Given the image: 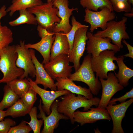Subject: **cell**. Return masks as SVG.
Listing matches in <instances>:
<instances>
[{
  "instance_id": "1",
  "label": "cell",
  "mask_w": 133,
  "mask_h": 133,
  "mask_svg": "<svg viewBox=\"0 0 133 133\" xmlns=\"http://www.w3.org/2000/svg\"><path fill=\"white\" fill-rule=\"evenodd\" d=\"M61 100H58L57 109L58 112L68 117L71 123L74 124L73 114L77 109L83 107L84 111L89 110L93 105L98 107L100 99L97 97L89 99L84 96L70 92L60 97Z\"/></svg>"
},
{
  "instance_id": "2",
  "label": "cell",
  "mask_w": 133,
  "mask_h": 133,
  "mask_svg": "<svg viewBox=\"0 0 133 133\" xmlns=\"http://www.w3.org/2000/svg\"><path fill=\"white\" fill-rule=\"evenodd\" d=\"M17 57L15 45H9L1 50L0 53V70L3 76L0 79V83H7L23 75V70L16 65Z\"/></svg>"
},
{
  "instance_id": "3",
  "label": "cell",
  "mask_w": 133,
  "mask_h": 133,
  "mask_svg": "<svg viewBox=\"0 0 133 133\" xmlns=\"http://www.w3.org/2000/svg\"><path fill=\"white\" fill-rule=\"evenodd\" d=\"M91 55L89 54L85 56L78 69L71 74L68 78L73 81L85 83L89 87L92 94L97 95L101 88V85L98 78L95 76L92 69L91 62Z\"/></svg>"
},
{
  "instance_id": "4",
  "label": "cell",
  "mask_w": 133,
  "mask_h": 133,
  "mask_svg": "<svg viewBox=\"0 0 133 133\" xmlns=\"http://www.w3.org/2000/svg\"><path fill=\"white\" fill-rule=\"evenodd\" d=\"M26 9L35 15V19L38 25L46 29L49 32L52 33L55 24L60 22L61 19L57 16L58 9L53 6L52 0Z\"/></svg>"
},
{
  "instance_id": "5",
  "label": "cell",
  "mask_w": 133,
  "mask_h": 133,
  "mask_svg": "<svg viewBox=\"0 0 133 133\" xmlns=\"http://www.w3.org/2000/svg\"><path fill=\"white\" fill-rule=\"evenodd\" d=\"M127 20V17L124 16L118 21H110L107 23L104 30L98 31L93 35L103 38H108L111 39L113 44L120 49H122L123 47L122 43V39H130L126 31L127 27L126 23Z\"/></svg>"
},
{
  "instance_id": "6",
  "label": "cell",
  "mask_w": 133,
  "mask_h": 133,
  "mask_svg": "<svg viewBox=\"0 0 133 133\" xmlns=\"http://www.w3.org/2000/svg\"><path fill=\"white\" fill-rule=\"evenodd\" d=\"M116 53L112 50H107L101 52L97 56H91V66L93 71L96 73V77L107 79L109 72H115L117 69L118 66L113 62L117 59L115 55Z\"/></svg>"
},
{
  "instance_id": "7",
  "label": "cell",
  "mask_w": 133,
  "mask_h": 133,
  "mask_svg": "<svg viewBox=\"0 0 133 133\" xmlns=\"http://www.w3.org/2000/svg\"><path fill=\"white\" fill-rule=\"evenodd\" d=\"M68 55L61 54L47 63L44 64L47 73L53 80L57 78H68L71 74L73 66L69 65Z\"/></svg>"
},
{
  "instance_id": "8",
  "label": "cell",
  "mask_w": 133,
  "mask_h": 133,
  "mask_svg": "<svg viewBox=\"0 0 133 133\" xmlns=\"http://www.w3.org/2000/svg\"><path fill=\"white\" fill-rule=\"evenodd\" d=\"M84 11V21L90 24L89 31L92 33L98 28L104 30L107 23L114 20L116 17L114 12L106 7L100 11H93L87 8H85Z\"/></svg>"
},
{
  "instance_id": "9",
  "label": "cell",
  "mask_w": 133,
  "mask_h": 133,
  "mask_svg": "<svg viewBox=\"0 0 133 133\" xmlns=\"http://www.w3.org/2000/svg\"><path fill=\"white\" fill-rule=\"evenodd\" d=\"M52 4L54 7L58 9L57 16L61 20L59 23L55 24L52 33L55 34L62 32L66 34L69 32L72 28V25L69 23L70 17L72 15L73 11L78 12V9L74 7L69 8L68 0H52Z\"/></svg>"
},
{
  "instance_id": "10",
  "label": "cell",
  "mask_w": 133,
  "mask_h": 133,
  "mask_svg": "<svg viewBox=\"0 0 133 133\" xmlns=\"http://www.w3.org/2000/svg\"><path fill=\"white\" fill-rule=\"evenodd\" d=\"M24 40H21L19 44L15 45L17 54L16 65L18 68L23 69L24 73L19 78L27 79L29 75L32 78L35 77V69L32 61L29 49L25 46Z\"/></svg>"
},
{
  "instance_id": "11",
  "label": "cell",
  "mask_w": 133,
  "mask_h": 133,
  "mask_svg": "<svg viewBox=\"0 0 133 133\" xmlns=\"http://www.w3.org/2000/svg\"><path fill=\"white\" fill-rule=\"evenodd\" d=\"M58 100H56L53 102L50 107L51 113L48 116H46V113L42 107L41 100H40L38 106L40 112L37 115V117L42 118L44 123V127L41 133H53L54 130L58 126L60 120L69 119L68 117L58 111Z\"/></svg>"
},
{
  "instance_id": "12",
  "label": "cell",
  "mask_w": 133,
  "mask_h": 133,
  "mask_svg": "<svg viewBox=\"0 0 133 133\" xmlns=\"http://www.w3.org/2000/svg\"><path fill=\"white\" fill-rule=\"evenodd\" d=\"M106 80L99 78L102 88L101 97L98 107L104 109L106 108L113 95L122 90L124 87L120 84L115 74L110 72L107 74Z\"/></svg>"
},
{
  "instance_id": "13",
  "label": "cell",
  "mask_w": 133,
  "mask_h": 133,
  "mask_svg": "<svg viewBox=\"0 0 133 133\" xmlns=\"http://www.w3.org/2000/svg\"><path fill=\"white\" fill-rule=\"evenodd\" d=\"M86 35L88 39L86 49L87 53L92 56H97L105 50H112L116 53L120 50L118 47L111 43V40L108 38L96 36L89 32H87Z\"/></svg>"
},
{
  "instance_id": "14",
  "label": "cell",
  "mask_w": 133,
  "mask_h": 133,
  "mask_svg": "<svg viewBox=\"0 0 133 133\" xmlns=\"http://www.w3.org/2000/svg\"><path fill=\"white\" fill-rule=\"evenodd\" d=\"M87 27L79 28L76 31L74 40L72 48L69 56L70 62L73 64L75 71L80 66V61L86 49V42L88 39L86 33Z\"/></svg>"
},
{
  "instance_id": "15",
  "label": "cell",
  "mask_w": 133,
  "mask_h": 133,
  "mask_svg": "<svg viewBox=\"0 0 133 133\" xmlns=\"http://www.w3.org/2000/svg\"><path fill=\"white\" fill-rule=\"evenodd\" d=\"M27 79L30 87L41 97L43 104V105H42V108L48 115L51 113L50 106L55 100L58 97L71 92L66 89L62 91L47 90L39 86L31 78H28Z\"/></svg>"
},
{
  "instance_id": "16",
  "label": "cell",
  "mask_w": 133,
  "mask_h": 133,
  "mask_svg": "<svg viewBox=\"0 0 133 133\" xmlns=\"http://www.w3.org/2000/svg\"><path fill=\"white\" fill-rule=\"evenodd\" d=\"M74 122L82 126L86 123H92L101 120H110L111 118L106 109L99 108H91L88 110L81 112L75 111L73 114Z\"/></svg>"
},
{
  "instance_id": "17",
  "label": "cell",
  "mask_w": 133,
  "mask_h": 133,
  "mask_svg": "<svg viewBox=\"0 0 133 133\" xmlns=\"http://www.w3.org/2000/svg\"><path fill=\"white\" fill-rule=\"evenodd\" d=\"M133 98L120 104L113 105L108 104L106 108L112 119L113 127L112 133H124L122 122L126 111L133 102Z\"/></svg>"
},
{
  "instance_id": "18",
  "label": "cell",
  "mask_w": 133,
  "mask_h": 133,
  "mask_svg": "<svg viewBox=\"0 0 133 133\" xmlns=\"http://www.w3.org/2000/svg\"><path fill=\"white\" fill-rule=\"evenodd\" d=\"M35 69L36 79L34 82L36 84L42 85L44 89L50 88L51 90L56 91L57 87L54 80L50 77L45 69L43 64L38 60L33 49H29Z\"/></svg>"
},
{
  "instance_id": "19",
  "label": "cell",
  "mask_w": 133,
  "mask_h": 133,
  "mask_svg": "<svg viewBox=\"0 0 133 133\" xmlns=\"http://www.w3.org/2000/svg\"><path fill=\"white\" fill-rule=\"evenodd\" d=\"M56 80L55 84L57 91L66 89L72 93L83 96L89 99L93 98V94L89 88L76 85L68 78H57Z\"/></svg>"
},
{
  "instance_id": "20",
  "label": "cell",
  "mask_w": 133,
  "mask_h": 133,
  "mask_svg": "<svg viewBox=\"0 0 133 133\" xmlns=\"http://www.w3.org/2000/svg\"><path fill=\"white\" fill-rule=\"evenodd\" d=\"M55 38V34L49 33L39 42L34 44H25V46L28 49H34L38 51L43 57L42 63L44 64L50 61V50Z\"/></svg>"
},
{
  "instance_id": "21",
  "label": "cell",
  "mask_w": 133,
  "mask_h": 133,
  "mask_svg": "<svg viewBox=\"0 0 133 133\" xmlns=\"http://www.w3.org/2000/svg\"><path fill=\"white\" fill-rule=\"evenodd\" d=\"M55 38L50 51V61L61 54L69 55V45L66 34L62 32L55 33Z\"/></svg>"
},
{
  "instance_id": "22",
  "label": "cell",
  "mask_w": 133,
  "mask_h": 133,
  "mask_svg": "<svg viewBox=\"0 0 133 133\" xmlns=\"http://www.w3.org/2000/svg\"><path fill=\"white\" fill-rule=\"evenodd\" d=\"M116 61L119 68L117 74L115 72V74L117 79L119 83L125 87L129 84V80L133 76V70L127 66L123 62L124 57L122 55L117 57Z\"/></svg>"
},
{
  "instance_id": "23",
  "label": "cell",
  "mask_w": 133,
  "mask_h": 133,
  "mask_svg": "<svg viewBox=\"0 0 133 133\" xmlns=\"http://www.w3.org/2000/svg\"><path fill=\"white\" fill-rule=\"evenodd\" d=\"M43 3L42 0H12V4L6 11L7 12H9V15L12 16L17 11L39 5Z\"/></svg>"
},
{
  "instance_id": "24",
  "label": "cell",
  "mask_w": 133,
  "mask_h": 133,
  "mask_svg": "<svg viewBox=\"0 0 133 133\" xmlns=\"http://www.w3.org/2000/svg\"><path fill=\"white\" fill-rule=\"evenodd\" d=\"M80 5L84 8L93 11H98L107 7L114 12L112 5L109 0H80Z\"/></svg>"
},
{
  "instance_id": "25",
  "label": "cell",
  "mask_w": 133,
  "mask_h": 133,
  "mask_svg": "<svg viewBox=\"0 0 133 133\" xmlns=\"http://www.w3.org/2000/svg\"><path fill=\"white\" fill-rule=\"evenodd\" d=\"M20 98L5 111V117L11 116L13 118L24 116L28 114L30 110Z\"/></svg>"
},
{
  "instance_id": "26",
  "label": "cell",
  "mask_w": 133,
  "mask_h": 133,
  "mask_svg": "<svg viewBox=\"0 0 133 133\" xmlns=\"http://www.w3.org/2000/svg\"><path fill=\"white\" fill-rule=\"evenodd\" d=\"M3 90V97L0 102V110H1L10 107L20 98L7 84L4 86Z\"/></svg>"
},
{
  "instance_id": "27",
  "label": "cell",
  "mask_w": 133,
  "mask_h": 133,
  "mask_svg": "<svg viewBox=\"0 0 133 133\" xmlns=\"http://www.w3.org/2000/svg\"><path fill=\"white\" fill-rule=\"evenodd\" d=\"M19 16L16 19L9 22L10 25L15 26L26 23L28 24L36 25L37 22L33 14L26 9L19 11Z\"/></svg>"
},
{
  "instance_id": "28",
  "label": "cell",
  "mask_w": 133,
  "mask_h": 133,
  "mask_svg": "<svg viewBox=\"0 0 133 133\" xmlns=\"http://www.w3.org/2000/svg\"><path fill=\"white\" fill-rule=\"evenodd\" d=\"M6 84L20 98L30 87L29 81L26 78L16 79Z\"/></svg>"
},
{
  "instance_id": "29",
  "label": "cell",
  "mask_w": 133,
  "mask_h": 133,
  "mask_svg": "<svg viewBox=\"0 0 133 133\" xmlns=\"http://www.w3.org/2000/svg\"><path fill=\"white\" fill-rule=\"evenodd\" d=\"M37 108L33 107L30 110L28 114L29 115L31 120L29 122H25L29 125L34 133H40L41 128L44 123L41 118L39 120L37 118Z\"/></svg>"
},
{
  "instance_id": "30",
  "label": "cell",
  "mask_w": 133,
  "mask_h": 133,
  "mask_svg": "<svg viewBox=\"0 0 133 133\" xmlns=\"http://www.w3.org/2000/svg\"><path fill=\"white\" fill-rule=\"evenodd\" d=\"M13 33L6 26L0 28V53L4 48L8 46L13 41Z\"/></svg>"
},
{
  "instance_id": "31",
  "label": "cell",
  "mask_w": 133,
  "mask_h": 133,
  "mask_svg": "<svg viewBox=\"0 0 133 133\" xmlns=\"http://www.w3.org/2000/svg\"><path fill=\"white\" fill-rule=\"evenodd\" d=\"M72 28L66 34L69 45V55H70L73 47V44L75 35L76 31L79 28L82 27H87L89 26L82 24L80 22L77 21L75 17L72 16L71 18Z\"/></svg>"
},
{
  "instance_id": "32",
  "label": "cell",
  "mask_w": 133,
  "mask_h": 133,
  "mask_svg": "<svg viewBox=\"0 0 133 133\" xmlns=\"http://www.w3.org/2000/svg\"><path fill=\"white\" fill-rule=\"evenodd\" d=\"M111 3L114 11L117 12H130L133 9L128 0H109Z\"/></svg>"
},
{
  "instance_id": "33",
  "label": "cell",
  "mask_w": 133,
  "mask_h": 133,
  "mask_svg": "<svg viewBox=\"0 0 133 133\" xmlns=\"http://www.w3.org/2000/svg\"><path fill=\"white\" fill-rule=\"evenodd\" d=\"M37 94L30 87L28 91L20 97L24 104L30 110L33 107L37 99Z\"/></svg>"
},
{
  "instance_id": "34",
  "label": "cell",
  "mask_w": 133,
  "mask_h": 133,
  "mask_svg": "<svg viewBox=\"0 0 133 133\" xmlns=\"http://www.w3.org/2000/svg\"><path fill=\"white\" fill-rule=\"evenodd\" d=\"M22 120L17 125L11 127L8 133H28L32 130L29 125Z\"/></svg>"
},
{
  "instance_id": "35",
  "label": "cell",
  "mask_w": 133,
  "mask_h": 133,
  "mask_svg": "<svg viewBox=\"0 0 133 133\" xmlns=\"http://www.w3.org/2000/svg\"><path fill=\"white\" fill-rule=\"evenodd\" d=\"M16 124V122L10 118L0 121V133H8L11 127Z\"/></svg>"
},
{
  "instance_id": "36",
  "label": "cell",
  "mask_w": 133,
  "mask_h": 133,
  "mask_svg": "<svg viewBox=\"0 0 133 133\" xmlns=\"http://www.w3.org/2000/svg\"><path fill=\"white\" fill-rule=\"evenodd\" d=\"M128 98H133V88L128 92H127L123 96L117 98H113L110 101L108 104H115L116 102L119 101L120 103L125 101Z\"/></svg>"
},
{
  "instance_id": "37",
  "label": "cell",
  "mask_w": 133,
  "mask_h": 133,
  "mask_svg": "<svg viewBox=\"0 0 133 133\" xmlns=\"http://www.w3.org/2000/svg\"><path fill=\"white\" fill-rule=\"evenodd\" d=\"M122 41L126 46L129 51L128 53L122 56L123 57H129L133 59V47L128 43L124 39H123Z\"/></svg>"
},
{
  "instance_id": "38",
  "label": "cell",
  "mask_w": 133,
  "mask_h": 133,
  "mask_svg": "<svg viewBox=\"0 0 133 133\" xmlns=\"http://www.w3.org/2000/svg\"><path fill=\"white\" fill-rule=\"evenodd\" d=\"M37 30L38 32V35L41 38L47 35L50 33L46 29L39 25L37 27Z\"/></svg>"
},
{
  "instance_id": "39",
  "label": "cell",
  "mask_w": 133,
  "mask_h": 133,
  "mask_svg": "<svg viewBox=\"0 0 133 133\" xmlns=\"http://www.w3.org/2000/svg\"><path fill=\"white\" fill-rule=\"evenodd\" d=\"M6 7L5 5H3L0 9V28L1 27L0 20L3 17L5 16L7 14Z\"/></svg>"
},
{
  "instance_id": "40",
  "label": "cell",
  "mask_w": 133,
  "mask_h": 133,
  "mask_svg": "<svg viewBox=\"0 0 133 133\" xmlns=\"http://www.w3.org/2000/svg\"><path fill=\"white\" fill-rule=\"evenodd\" d=\"M125 17L131 18L133 16V9L130 12H125L123 14Z\"/></svg>"
},
{
  "instance_id": "41",
  "label": "cell",
  "mask_w": 133,
  "mask_h": 133,
  "mask_svg": "<svg viewBox=\"0 0 133 133\" xmlns=\"http://www.w3.org/2000/svg\"><path fill=\"white\" fill-rule=\"evenodd\" d=\"M5 111L0 110V121L3 119L5 116Z\"/></svg>"
},
{
  "instance_id": "42",
  "label": "cell",
  "mask_w": 133,
  "mask_h": 133,
  "mask_svg": "<svg viewBox=\"0 0 133 133\" xmlns=\"http://www.w3.org/2000/svg\"><path fill=\"white\" fill-rule=\"evenodd\" d=\"M129 3L131 5H133V0H128Z\"/></svg>"
},
{
  "instance_id": "43",
  "label": "cell",
  "mask_w": 133,
  "mask_h": 133,
  "mask_svg": "<svg viewBox=\"0 0 133 133\" xmlns=\"http://www.w3.org/2000/svg\"><path fill=\"white\" fill-rule=\"evenodd\" d=\"M94 131L95 133H100V132L98 128H97L96 130H94Z\"/></svg>"
},
{
  "instance_id": "44",
  "label": "cell",
  "mask_w": 133,
  "mask_h": 133,
  "mask_svg": "<svg viewBox=\"0 0 133 133\" xmlns=\"http://www.w3.org/2000/svg\"><path fill=\"white\" fill-rule=\"evenodd\" d=\"M52 0H47V2L49 3L51 2Z\"/></svg>"
}]
</instances>
